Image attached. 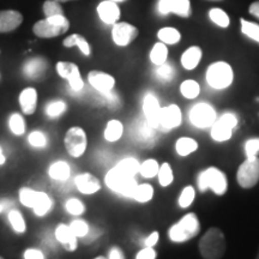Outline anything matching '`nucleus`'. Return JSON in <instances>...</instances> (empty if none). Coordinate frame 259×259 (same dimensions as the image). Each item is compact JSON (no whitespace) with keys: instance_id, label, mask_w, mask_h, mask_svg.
Returning <instances> with one entry per match:
<instances>
[{"instance_id":"nucleus-51","label":"nucleus","mask_w":259,"mask_h":259,"mask_svg":"<svg viewBox=\"0 0 259 259\" xmlns=\"http://www.w3.org/2000/svg\"><path fill=\"white\" fill-rule=\"evenodd\" d=\"M105 100L106 105L111 109H118L119 107H120V99H119L118 94H116L114 90H112L111 93L105 94Z\"/></svg>"},{"instance_id":"nucleus-9","label":"nucleus","mask_w":259,"mask_h":259,"mask_svg":"<svg viewBox=\"0 0 259 259\" xmlns=\"http://www.w3.org/2000/svg\"><path fill=\"white\" fill-rule=\"evenodd\" d=\"M56 70L61 78L69 82V87L73 94L79 93L84 89L85 83L82 78L79 67L76 64L70 63V61H58Z\"/></svg>"},{"instance_id":"nucleus-64","label":"nucleus","mask_w":259,"mask_h":259,"mask_svg":"<svg viewBox=\"0 0 259 259\" xmlns=\"http://www.w3.org/2000/svg\"><path fill=\"white\" fill-rule=\"evenodd\" d=\"M215 2H219V0H215Z\"/></svg>"},{"instance_id":"nucleus-5","label":"nucleus","mask_w":259,"mask_h":259,"mask_svg":"<svg viewBox=\"0 0 259 259\" xmlns=\"http://www.w3.org/2000/svg\"><path fill=\"white\" fill-rule=\"evenodd\" d=\"M63 142L65 151L72 158H80L88 150V134L82 126H70L65 132Z\"/></svg>"},{"instance_id":"nucleus-57","label":"nucleus","mask_w":259,"mask_h":259,"mask_svg":"<svg viewBox=\"0 0 259 259\" xmlns=\"http://www.w3.org/2000/svg\"><path fill=\"white\" fill-rule=\"evenodd\" d=\"M5 163H6V156H5L4 150H3L2 145H0V167L4 166Z\"/></svg>"},{"instance_id":"nucleus-60","label":"nucleus","mask_w":259,"mask_h":259,"mask_svg":"<svg viewBox=\"0 0 259 259\" xmlns=\"http://www.w3.org/2000/svg\"><path fill=\"white\" fill-rule=\"evenodd\" d=\"M111 2H114V3H120V2H125V0H111Z\"/></svg>"},{"instance_id":"nucleus-44","label":"nucleus","mask_w":259,"mask_h":259,"mask_svg":"<svg viewBox=\"0 0 259 259\" xmlns=\"http://www.w3.org/2000/svg\"><path fill=\"white\" fill-rule=\"evenodd\" d=\"M157 37L166 45H176L180 41L181 35L176 28H162L157 32Z\"/></svg>"},{"instance_id":"nucleus-42","label":"nucleus","mask_w":259,"mask_h":259,"mask_svg":"<svg viewBox=\"0 0 259 259\" xmlns=\"http://www.w3.org/2000/svg\"><path fill=\"white\" fill-rule=\"evenodd\" d=\"M194 199H196V189L192 185H186L179 194L178 205L181 209H187L192 205Z\"/></svg>"},{"instance_id":"nucleus-16","label":"nucleus","mask_w":259,"mask_h":259,"mask_svg":"<svg viewBox=\"0 0 259 259\" xmlns=\"http://www.w3.org/2000/svg\"><path fill=\"white\" fill-rule=\"evenodd\" d=\"M142 107H143V115L145 120L158 130V121H160L162 107L156 95L153 93L145 94Z\"/></svg>"},{"instance_id":"nucleus-30","label":"nucleus","mask_w":259,"mask_h":259,"mask_svg":"<svg viewBox=\"0 0 259 259\" xmlns=\"http://www.w3.org/2000/svg\"><path fill=\"white\" fill-rule=\"evenodd\" d=\"M233 130L229 127L228 125H226L225 122L220 120L218 118L216 121L213 122L211 127H210V136L215 142H219V143H223V142L229 141L233 137Z\"/></svg>"},{"instance_id":"nucleus-22","label":"nucleus","mask_w":259,"mask_h":259,"mask_svg":"<svg viewBox=\"0 0 259 259\" xmlns=\"http://www.w3.org/2000/svg\"><path fill=\"white\" fill-rule=\"evenodd\" d=\"M23 22V16L15 10L0 11V34L11 32L17 29Z\"/></svg>"},{"instance_id":"nucleus-31","label":"nucleus","mask_w":259,"mask_h":259,"mask_svg":"<svg viewBox=\"0 0 259 259\" xmlns=\"http://www.w3.org/2000/svg\"><path fill=\"white\" fill-rule=\"evenodd\" d=\"M27 143L34 150H45L50 145V136L42 130H32L27 136Z\"/></svg>"},{"instance_id":"nucleus-59","label":"nucleus","mask_w":259,"mask_h":259,"mask_svg":"<svg viewBox=\"0 0 259 259\" xmlns=\"http://www.w3.org/2000/svg\"><path fill=\"white\" fill-rule=\"evenodd\" d=\"M94 259H108V258H106L105 255H99V257H96V258H94Z\"/></svg>"},{"instance_id":"nucleus-26","label":"nucleus","mask_w":259,"mask_h":259,"mask_svg":"<svg viewBox=\"0 0 259 259\" xmlns=\"http://www.w3.org/2000/svg\"><path fill=\"white\" fill-rule=\"evenodd\" d=\"M67 112V103L61 99H54L45 105L44 113L50 120L60 119Z\"/></svg>"},{"instance_id":"nucleus-20","label":"nucleus","mask_w":259,"mask_h":259,"mask_svg":"<svg viewBox=\"0 0 259 259\" xmlns=\"http://www.w3.org/2000/svg\"><path fill=\"white\" fill-rule=\"evenodd\" d=\"M66 31L67 29L60 27V25L54 24L53 22L48 21L47 18L38 21L37 23H35L34 27H32V32H34L37 37L41 38L57 37L65 34Z\"/></svg>"},{"instance_id":"nucleus-36","label":"nucleus","mask_w":259,"mask_h":259,"mask_svg":"<svg viewBox=\"0 0 259 259\" xmlns=\"http://www.w3.org/2000/svg\"><path fill=\"white\" fill-rule=\"evenodd\" d=\"M64 210L73 218H80L87 211V205L78 197H70L64 202Z\"/></svg>"},{"instance_id":"nucleus-49","label":"nucleus","mask_w":259,"mask_h":259,"mask_svg":"<svg viewBox=\"0 0 259 259\" xmlns=\"http://www.w3.org/2000/svg\"><path fill=\"white\" fill-rule=\"evenodd\" d=\"M244 153L246 157H255L259 155V137L248 138L244 144Z\"/></svg>"},{"instance_id":"nucleus-25","label":"nucleus","mask_w":259,"mask_h":259,"mask_svg":"<svg viewBox=\"0 0 259 259\" xmlns=\"http://www.w3.org/2000/svg\"><path fill=\"white\" fill-rule=\"evenodd\" d=\"M203 52L198 46H192L184 52L181 56V65L186 70H194L198 66L200 60H202Z\"/></svg>"},{"instance_id":"nucleus-18","label":"nucleus","mask_w":259,"mask_h":259,"mask_svg":"<svg viewBox=\"0 0 259 259\" xmlns=\"http://www.w3.org/2000/svg\"><path fill=\"white\" fill-rule=\"evenodd\" d=\"M157 9L162 15L176 14L180 17H189L191 14L189 0H158Z\"/></svg>"},{"instance_id":"nucleus-40","label":"nucleus","mask_w":259,"mask_h":259,"mask_svg":"<svg viewBox=\"0 0 259 259\" xmlns=\"http://www.w3.org/2000/svg\"><path fill=\"white\" fill-rule=\"evenodd\" d=\"M168 58V48L166 44L163 42H157V44L154 45L153 50L150 52V61L154 65H162L167 61Z\"/></svg>"},{"instance_id":"nucleus-7","label":"nucleus","mask_w":259,"mask_h":259,"mask_svg":"<svg viewBox=\"0 0 259 259\" xmlns=\"http://www.w3.org/2000/svg\"><path fill=\"white\" fill-rule=\"evenodd\" d=\"M235 177L241 189H253L259 183V156L246 157L238 167Z\"/></svg>"},{"instance_id":"nucleus-3","label":"nucleus","mask_w":259,"mask_h":259,"mask_svg":"<svg viewBox=\"0 0 259 259\" xmlns=\"http://www.w3.org/2000/svg\"><path fill=\"white\" fill-rule=\"evenodd\" d=\"M197 186L200 192L211 190L215 196L222 197L228 191V178L222 169L215 166H210L198 174Z\"/></svg>"},{"instance_id":"nucleus-54","label":"nucleus","mask_w":259,"mask_h":259,"mask_svg":"<svg viewBox=\"0 0 259 259\" xmlns=\"http://www.w3.org/2000/svg\"><path fill=\"white\" fill-rule=\"evenodd\" d=\"M158 240H160V233L157 231H154L144 239V246H148V247H155V246L157 245Z\"/></svg>"},{"instance_id":"nucleus-10","label":"nucleus","mask_w":259,"mask_h":259,"mask_svg":"<svg viewBox=\"0 0 259 259\" xmlns=\"http://www.w3.org/2000/svg\"><path fill=\"white\" fill-rule=\"evenodd\" d=\"M183 122V113L178 105H168L162 107L160 121H158V130L164 132L173 131L179 127Z\"/></svg>"},{"instance_id":"nucleus-29","label":"nucleus","mask_w":259,"mask_h":259,"mask_svg":"<svg viewBox=\"0 0 259 259\" xmlns=\"http://www.w3.org/2000/svg\"><path fill=\"white\" fill-rule=\"evenodd\" d=\"M42 191L31 189L29 186H22L18 190V200L21 203V205H23L24 208L32 209L36 205L37 200L40 199Z\"/></svg>"},{"instance_id":"nucleus-55","label":"nucleus","mask_w":259,"mask_h":259,"mask_svg":"<svg viewBox=\"0 0 259 259\" xmlns=\"http://www.w3.org/2000/svg\"><path fill=\"white\" fill-rule=\"evenodd\" d=\"M108 259H126V257L119 246H112L108 251Z\"/></svg>"},{"instance_id":"nucleus-38","label":"nucleus","mask_w":259,"mask_h":259,"mask_svg":"<svg viewBox=\"0 0 259 259\" xmlns=\"http://www.w3.org/2000/svg\"><path fill=\"white\" fill-rule=\"evenodd\" d=\"M160 164L156 158H147L143 162H141V168H139V174L144 179H154L157 177Z\"/></svg>"},{"instance_id":"nucleus-13","label":"nucleus","mask_w":259,"mask_h":259,"mask_svg":"<svg viewBox=\"0 0 259 259\" xmlns=\"http://www.w3.org/2000/svg\"><path fill=\"white\" fill-rule=\"evenodd\" d=\"M135 139L142 148H153L157 142V128L143 120L137 121L135 125Z\"/></svg>"},{"instance_id":"nucleus-4","label":"nucleus","mask_w":259,"mask_h":259,"mask_svg":"<svg viewBox=\"0 0 259 259\" xmlns=\"http://www.w3.org/2000/svg\"><path fill=\"white\" fill-rule=\"evenodd\" d=\"M103 181H105L107 189L111 190L113 193H116L118 196L125 197V198H132L136 187L138 185L136 177L128 176V174L118 169L115 166L107 171Z\"/></svg>"},{"instance_id":"nucleus-17","label":"nucleus","mask_w":259,"mask_h":259,"mask_svg":"<svg viewBox=\"0 0 259 259\" xmlns=\"http://www.w3.org/2000/svg\"><path fill=\"white\" fill-rule=\"evenodd\" d=\"M54 238L66 251L74 252L78 248V238L71 231L67 223L60 222L54 229Z\"/></svg>"},{"instance_id":"nucleus-53","label":"nucleus","mask_w":259,"mask_h":259,"mask_svg":"<svg viewBox=\"0 0 259 259\" xmlns=\"http://www.w3.org/2000/svg\"><path fill=\"white\" fill-rule=\"evenodd\" d=\"M24 259H46V254L44 251L36 247H29L23 253Z\"/></svg>"},{"instance_id":"nucleus-43","label":"nucleus","mask_w":259,"mask_h":259,"mask_svg":"<svg viewBox=\"0 0 259 259\" xmlns=\"http://www.w3.org/2000/svg\"><path fill=\"white\" fill-rule=\"evenodd\" d=\"M180 93L185 99L187 100H193L196 97H198L200 93V87L199 84L193 79H186L185 82L181 83L180 85Z\"/></svg>"},{"instance_id":"nucleus-47","label":"nucleus","mask_w":259,"mask_h":259,"mask_svg":"<svg viewBox=\"0 0 259 259\" xmlns=\"http://www.w3.org/2000/svg\"><path fill=\"white\" fill-rule=\"evenodd\" d=\"M209 17L215 24H218L221 28H227L229 25V17L225 11L221 9H212L210 10Z\"/></svg>"},{"instance_id":"nucleus-52","label":"nucleus","mask_w":259,"mask_h":259,"mask_svg":"<svg viewBox=\"0 0 259 259\" xmlns=\"http://www.w3.org/2000/svg\"><path fill=\"white\" fill-rule=\"evenodd\" d=\"M157 258V252L155 250V247H148L144 246L143 248H141L136 254V259H156Z\"/></svg>"},{"instance_id":"nucleus-14","label":"nucleus","mask_w":259,"mask_h":259,"mask_svg":"<svg viewBox=\"0 0 259 259\" xmlns=\"http://www.w3.org/2000/svg\"><path fill=\"white\" fill-rule=\"evenodd\" d=\"M138 29L135 25L120 22L115 23L112 29V37L116 46L126 47L138 36Z\"/></svg>"},{"instance_id":"nucleus-27","label":"nucleus","mask_w":259,"mask_h":259,"mask_svg":"<svg viewBox=\"0 0 259 259\" xmlns=\"http://www.w3.org/2000/svg\"><path fill=\"white\" fill-rule=\"evenodd\" d=\"M198 148H199L198 142L192 137H187V136L178 138L176 142V145H174L176 153L179 155L180 157L190 156L191 154L196 153V151L198 150Z\"/></svg>"},{"instance_id":"nucleus-45","label":"nucleus","mask_w":259,"mask_h":259,"mask_svg":"<svg viewBox=\"0 0 259 259\" xmlns=\"http://www.w3.org/2000/svg\"><path fill=\"white\" fill-rule=\"evenodd\" d=\"M155 74H156L157 78L162 80V82H170L174 78L176 71H174V67L166 61L164 64L158 65L156 71H155Z\"/></svg>"},{"instance_id":"nucleus-23","label":"nucleus","mask_w":259,"mask_h":259,"mask_svg":"<svg viewBox=\"0 0 259 259\" xmlns=\"http://www.w3.org/2000/svg\"><path fill=\"white\" fill-rule=\"evenodd\" d=\"M97 14H99L100 18L106 24H115L118 22L119 17H120V10L116 3L111 2V0H106L102 2L101 4L97 8Z\"/></svg>"},{"instance_id":"nucleus-15","label":"nucleus","mask_w":259,"mask_h":259,"mask_svg":"<svg viewBox=\"0 0 259 259\" xmlns=\"http://www.w3.org/2000/svg\"><path fill=\"white\" fill-rule=\"evenodd\" d=\"M88 83L92 88L105 95V94L114 90L116 82L112 74L103 72V71L93 70L88 73Z\"/></svg>"},{"instance_id":"nucleus-63","label":"nucleus","mask_w":259,"mask_h":259,"mask_svg":"<svg viewBox=\"0 0 259 259\" xmlns=\"http://www.w3.org/2000/svg\"><path fill=\"white\" fill-rule=\"evenodd\" d=\"M0 259H4V258H3V257H2V255H0Z\"/></svg>"},{"instance_id":"nucleus-46","label":"nucleus","mask_w":259,"mask_h":259,"mask_svg":"<svg viewBox=\"0 0 259 259\" xmlns=\"http://www.w3.org/2000/svg\"><path fill=\"white\" fill-rule=\"evenodd\" d=\"M241 31L242 34L246 35L247 37L252 38V40L258 42L259 44V25L252 22L245 21L244 18L241 19Z\"/></svg>"},{"instance_id":"nucleus-24","label":"nucleus","mask_w":259,"mask_h":259,"mask_svg":"<svg viewBox=\"0 0 259 259\" xmlns=\"http://www.w3.org/2000/svg\"><path fill=\"white\" fill-rule=\"evenodd\" d=\"M124 124L118 119H111L107 122L103 128V138L108 143H115L119 142L124 136Z\"/></svg>"},{"instance_id":"nucleus-35","label":"nucleus","mask_w":259,"mask_h":259,"mask_svg":"<svg viewBox=\"0 0 259 259\" xmlns=\"http://www.w3.org/2000/svg\"><path fill=\"white\" fill-rule=\"evenodd\" d=\"M64 47L71 48V47H78L79 51L82 52L83 56L89 57L92 54V50H90V46L88 44V41L85 40V37H83L82 35L79 34H72L70 36H67L65 40L63 41Z\"/></svg>"},{"instance_id":"nucleus-21","label":"nucleus","mask_w":259,"mask_h":259,"mask_svg":"<svg viewBox=\"0 0 259 259\" xmlns=\"http://www.w3.org/2000/svg\"><path fill=\"white\" fill-rule=\"evenodd\" d=\"M71 169L70 163L65 160H56L48 166L47 176L51 180L56 183H66L71 178Z\"/></svg>"},{"instance_id":"nucleus-61","label":"nucleus","mask_w":259,"mask_h":259,"mask_svg":"<svg viewBox=\"0 0 259 259\" xmlns=\"http://www.w3.org/2000/svg\"><path fill=\"white\" fill-rule=\"evenodd\" d=\"M255 259H259V248H258V252H257V257H255Z\"/></svg>"},{"instance_id":"nucleus-28","label":"nucleus","mask_w":259,"mask_h":259,"mask_svg":"<svg viewBox=\"0 0 259 259\" xmlns=\"http://www.w3.org/2000/svg\"><path fill=\"white\" fill-rule=\"evenodd\" d=\"M8 128L16 137H22L27 134V121L23 113L15 112L8 118Z\"/></svg>"},{"instance_id":"nucleus-48","label":"nucleus","mask_w":259,"mask_h":259,"mask_svg":"<svg viewBox=\"0 0 259 259\" xmlns=\"http://www.w3.org/2000/svg\"><path fill=\"white\" fill-rule=\"evenodd\" d=\"M44 14L46 17H52V16L64 15V10L57 0H46L44 4Z\"/></svg>"},{"instance_id":"nucleus-33","label":"nucleus","mask_w":259,"mask_h":259,"mask_svg":"<svg viewBox=\"0 0 259 259\" xmlns=\"http://www.w3.org/2000/svg\"><path fill=\"white\" fill-rule=\"evenodd\" d=\"M53 206H54V202L53 199H52V197L48 193L42 191L40 199L37 200L36 205H35L31 210L36 218L42 219V218H46L48 213L52 211Z\"/></svg>"},{"instance_id":"nucleus-32","label":"nucleus","mask_w":259,"mask_h":259,"mask_svg":"<svg viewBox=\"0 0 259 259\" xmlns=\"http://www.w3.org/2000/svg\"><path fill=\"white\" fill-rule=\"evenodd\" d=\"M8 222L11 229L14 231L16 234L21 235L24 234L27 232L28 226H27V221H25V218L22 213L21 210L12 208L10 211L8 212Z\"/></svg>"},{"instance_id":"nucleus-8","label":"nucleus","mask_w":259,"mask_h":259,"mask_svg":"<svg viewBox=\"0 0 259 259\" xmlns=\"http://www.w3.org/2000/svg\"><path fill=\"white\" fill-rule=\"evenodd\" d=\"M190 122L196 128L206 130L212 126L218 119V113L211 105L206 102H199L190 109L189 113Z\"/></svg>"},{"instance_id":"nucleus-2","label":"nucleus","mask_w":259,"mask_h":259,"mask_svg":"<svg viewBox=\"0 0 259 259\" xmlns=\"http://www.w3.org/2000/svg\"><path fill=\"white\" fill-rule=\"evenodd\" d=\"M200 233V221L196 212H187L168 229V238L174 244L184 242L196 238Z\"/></svg>"},{"instance_id":"nucleus-41","label":"nucleus","mask_w":259,"mask_h":259,"mask_svg":"<svg viewBox=\"0 0 259 259\" xmlns=\"http://www.w3.org/2000/svg\"><path fill=\"white\" fill-rule=\"evenodd\" d=\"M69 226L73 234L78 239L87 238L90 232L89 222L82 218H74L73 220H71Z\"/></svg>"},{"instance_id":"nucleus-6","label":"nucleus","mask_w":259,"mask_h":259,"mask_svg":"<svg viewBox=\"0 0 259 259\" xmlns=\"http://www.w3.org/2000/svg\"><path fill=\"white\" fill-rule=\"evenodd\" d=\"M234 72L232 66L226 61H216L206 70V82L212 89L223 90L232 85Z\"/></svg>"},{"instance_id":"nucleus-39","label":"nucleus","mask_w":259,"mask_h":259,"mask_svg":"<svg viewBox=\"0 0 259 259\" xmlns=\"http://www.w3.org/2000/svg\"><path fill=\"white\" fill-rule=\"evenodd\" d=\"M157 180L161 187H168L174 181V171L169 162H163L160 164V169L157 173Z\"/></svg>"},{"instance_id":"nucleus-58","label":"nucleus","mask_w":259,"mask_h":259,"mask_svg":"<svg viewBox=\"0 0 259 259\" xmlns=\"http://www.w3.org/2000/svg\"><path fill=\"white\" fill-rule=\"evenodd\" d=\"M3 211H4V204L0 202V213H2Z\"/></svg>"},{"instance_id":"nucleus-12","label":"nucleus","mask_w":259,"mask_h":259,"mask_svg":"<svg viewBox=\"0 0 259 259\" xmlns=\"http://www.w3.org/2000/svg\"><path fill=\"white\" fill-rule=\"evenodd\" d=\"M73 184L76 190L83 196H94L102 189V184L99 178L89 171L77 174L73 179Z\"/></svg>"},{"instance_id":"nucleus-11","label":"nucleus","mask_w":259,"mask_h":259,"mask_svg":"<svg viewBox=\"0 0 259 259\" xmlns=\"http://www.w3.org/2000/svg\"><path fill=\"white\" fill-rule=\"evenodd\" d=\"M25 78L32 82H41L46 77L48 61L42 57H32L25 60L22 67Z\"/></svg>"},{"instance_id":"nucleus-37","label":"nucleus","mask_w":259,"mask_h":259,"mask_svg":"<svg viewBox=\"0 0 259 259\" xmlns=\"http://www.w3.org/2000/svg\"><path fill=\"white\" fill-rule=\"evenodd\" d=\"M115 167L118 168V169H120L121 171H124V173L128 174V176L136 177L137 174H139L141 162L134 156H127L121 158V160L115 164Z\"/></svg>"},{"instance_id":"nucleus-19","label":"nucleus","mask_w":259,"mask_h":259,"mask_svg":"<svg viewBox=\"0 0 259 259\" xmlns=\"http://www.w3.org/2000/svg\"><path fill=\"white\" fill-rule=\"evenodd\" d=\"M18 103L21 107V112L24 115H32L37 109L38 94L37 90L32 87L24 88L18 95Z\"/></svg>"},{"instance_id":"nucleus-34","label":"nucleus","mask_w":259,"mask_h":259,"mask_svg":"<svg viewBox=\"0 0 259 259\" xmlns=\"http://www.w3.org/2000/svg\"><path fill=\"white\" fill-rule=\"evenodd\" d=\"M154 196H155L154 186L149 183H143V184H138L137 187H136V191L134 193V197H132V199L139 204H147L153 200Z\"/></svg>"},{"instance_id":"nucleus-50","label":"nucleus","mask_w":259,"mask_h":259,"mask_svg":"<svg viewBox=\"0 0 259 259\" xmlns=\"http://www.w3.org/2000/svg\"><path fill=\"white\" fill-rule=\"evenodd\" d=\"M220 120L225 122L226 125H228L229 127H232L233 130L236 128V126L239 124V119H238V115L235 114V113L233 112H225L223 114L220 116Z\"/></svg>"},{"instance_id":"nucleus-56","label":"nucleus","mask_w":259,"mask_h":259,"mask_svg":"<svg viewBox=\"0 0 259 259\" xmlns=\"http://www.w3.org/2000/svg\"><path fill=\"white\" fill-rule=\"evenodd\" d=\"M248 10H250V14L252 16H254L255 18L259 19V0H258V2L252 3L250 9H248Z\"/></svg>"},{"instance_id":"nucleus-1","label":"nucleus","mask_w":259,"mask_h":259,"mask_svg":"<svg viewBox=\"0 0 259 259\" xmlns=\"http://www.w3.org/2000/svg\"><path fill=\"white\" fill-rule=\"evenodd\" d=\"M198 250L204 259H221L226 253L225 233L218 227L206 229L198 242Z\"/></svg>"},{"instance_id":"nucleus-62","label":"nucleus","mask_w":259,"mask_h":259,"mask_svg":"<svg viewBox=\"0 0 259 259\" xmlns=\"http://www.w3.org/2000/svg\"><path fill=\"white\" fill-rule=\"evenodd\" d=\"M57 2H70V0H57Z\"/></svg>"}]
</instances>
